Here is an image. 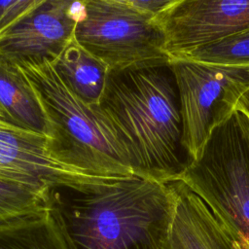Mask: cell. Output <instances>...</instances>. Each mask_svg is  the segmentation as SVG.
Segmentation results:
<instances>
[{"label":"cell","mask_w":249,"mask_h":249,"mask_svg":"<svg viewBox=\"0 0 249 249\" xmlns=\"http://www.w3.org/2000/svg\"><path fill=\"white\" fill-rule=\"evenodd\" d=\"M46 203L72 249H166L176 194L132 174L54 185Z\"/></svg>","instance_id":"cell-1"},{"label":"cell","mask_w":249,"mask_h":249,"mask_svg":"<svg viewBox=\"0 0 249 249\" xmlns=\"http://www.w3.org/2000/svg\"><path fill=\"white\" fill-rule=\"evenodd\" d=\"M17 67L27 79L42 108L47 148L53 159L96 177L133 174L123 147L98 106L81 100L52 62Z\"/></svg>","instance_id":"cell-3"},{"label":"cell","mask_w":249,"mask_h":249,"mask_svg":"<svg viewBox=\"0 0 249 249\" xmlns=\"http://www.w3.org/2000/svg\"><path fill=\"white\" fill-rule=\"evenodd\" d=\"M178 58L226 66H249V28Z\"/></svg>","instance_id":"cell-14"},{"label":"cell","mask_w":249,"mask_h":249,"mask_svg":"<svg viewBox=\"0 0 249 249\" xmlns=\"http://www.w3.org/2000/svg\"><path fill=\"white\" fill-rule=\"evenodd\" d=\"M171 185L176 208L166 249H223L218 221L207 205L182 181Z\"/></svg>","instance_id":"cell-10"},{"label":"cell","mask_w":249,"mask_h":249,"mask_svg":"<svg viewBox=\"0 0 249 249\" xmlns=\"http://www.w3.org/2000/svg\"><path fill=\"white\" fill-rule=\"evenodd\" d=\"M234 110L240 112L249 120V84L238 98Z\"/></svg>","instance_id":"cell-19"},{"label":"cell","mask_w":249,"mask_h":249,"mask_svg":"<svg viewBox=\"0 0 249 249\" xmlns=\"http://www.w3.org/2000/svg\"><path fill=\"white\" fill-rule=\"evenodd\" d=\"M73 38L108 72L170 59L155 18L128 0L81 1Z\"/></svg>","instance_id":"cell-5"},{"label":"cell","mask_w":249,"mask_h":249,"mask_svg":"<svg viewBox=\"0 0 249 249\" xmlns=\"http://www.w3.org/2000/svg\"><path fill=\"white\" fill-rule=\"evenodd\" d=\"M47 208L46 197L30 188L0 179V221L30 215Z\"/></svg>","instance_id":"cell-15"},{"label":"cell","mask_w":249,"mask_h":249,"mask_svg":"<svg viewBox=\"0 0 249 249\" xmlns=\"http://www.w3.org/2000/svg\"><path fill=\"white\" fill-rule=\"evenodd\" d=\"M81 2L41 0L0 33V60L13 66L54 62L72 40Z\"/></svg>","instance_id":"cell-8"},{"label":"cell","mask_w":249,"mask_h":249,"mask_svg":"<svg viewBox=\"0 0 249 249\" xmlns=\"http://www.w3.org/2000/svg\"><path fill=\"white\" fill-rule=\"evenodd\" d=\"M170 59L249 28V0H173L155 18Z\"/></svg>","instance_id":"cell-7"},{"label":"cell","mask_w":249,"mask_h":249,"mask_svg":"<svg viewBox=\"0 0 249 249\" xmlns=\"http://www.w3.org/2000/svg\"><path fill=\"white\" fill-rule=\"evenodd\" d=\"M0 112L17 125L46 136L45 117L30 84L17 66L2 60Z\"/></svg>","instance_id":"cell-12"},{"label":"cell","mask_w":249,"mask_h":249,"mask_svg":"<svg viewBox=\"0 0 249 249\" xmlns=\"http://www.w3.org/2000/svg\"><path fill=\"white\" fill-rule=\"evenodd\" d=\"M0 179L30 188L46 197L57 184L106 179L85 174L52 157L47 137L18 126L0 112Z\"/></svg>","instance_id":"cell-9"},{"label":"cell","mask_w":249,"mask_h":249,"mask_svg":"<svg viewBox=\"0 0 249 249\" xmlns=\"http://www.w3.org/2000/svg\"><path fill=\"white\" fill-rule=\"evenodd\" d=\"M41 0L0 1V33L40 4Z\"/></svg>","instance_id":"cell-16"},{"label":"cell","mask_w":249,"mask_h":249,"mask_svg":"<svg viewBox=\"0 0 249 249\" xmlns=\"http://www.w3.org/2000/svg\"><path fill=\"white\" fill-rule=\"evenodd\" d=\"M178 181L229 232L249 243V120L243 114L234 111L213 130Z\"/></svg>","instance_id":"cell-4"},{"label":"cell","mask_w":249,"mask_h":249,"mask_svg":"<svg viewBox=\"0 0 249 249\" xmlns=\"http://www.w3.org/2000/svg\"><path fill=\"white\" fill-rule=\"evenodd\" d=\"M98 109L134 175L168 184L193 160L183 146V121L170 59L109 71Z\"/></svg>","instance_id":"cell-2"},{"label":"cell","mask_w":249,"mask_h":249,"mask_svg":"<svg viewBox=\"0 0 249 249\" xmlns=\"http://www.w3.org/2000/svg\"><path fill=\"white\" fill-rule=\"evenodd\" d=\"M218 221V220H217ZM219 233L223 249H249V243L233 236L219 222Z\"/></svg>","instance_id":"cell-18"},{"label":"cell","mask_w":249,"mask_h":249,"mask_svg":"<svg viewBox=\"0 0 249 249\" xmlns=\"http://www.w3.org/2000/svg\"><path fill=\"white\" fill-rule=\"evenodd\" d=\"M53 64L81 100L89 105H98L108 74L103 63L72 38Z\"/></svg>","instance_id":"cell-13"},{"label":"cell","mask_w":249,"mask_h":249,"mask_svg":"<svg viewBox=\"0 0 249 249\" xmlns=\"http://www.w3.org/2000/svg\"><path fill=\"white\" fill-rule=\"evenodd\" d=\"M173 0H128L130 5L138 11L153 17L154 18L165 10Z\"/></svg>","instance_id":"cell-17"},{"label":"cell","mask_w":249,"mask_h":249,"mask_svg":"<svg viewBox=\"0 0 249 249\" xmlns=\"http://www.w3.org/2000/svg\"><path fill=\"white\" fill-rule=\"evenodd\" d=\"M181 104L182 143L196 160L213 130L235 111L249 84V66H226L184 58L170 59Z\"/></svg>","instance_id":"cell-6"},{"label":"cell","mask_w":249,"mask_h":249,"mask_svg":"<svg viewBox=\"0 0 249 249\" xmlns=\"http://www.w3.org/2000/svg\"><path fill=\"white\" fill-rule=\"evenodd\" d=\"M0 249H72L60 225L48 208L0 221Z\"/></svg>","instance_id":"cell-11"}]
</instances>
